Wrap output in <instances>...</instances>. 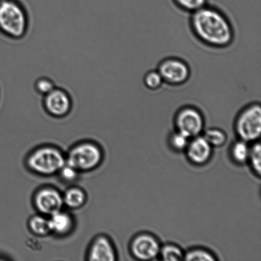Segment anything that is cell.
Segmentation results:
<instances>
[{"mask_svg": "<svg viewBox=\"0 0 261 261\" xmlns=\"http://www.w3.org/2000/svg\"><path fill=\"white\" fill-rule=\"evenodd\" d=\"M189 24L194 37L209 47L225 48L233 42L234 31L231 22L217 8L206 5L192 13Z\"/></svg>", "mask_w": 261, "mask_h": 261, "instance_id": "obj_1", "label": "cell"}, {"mask_svg": "<svg viewBox=\"0 0 261 261\" xmlns=\"http://www.w3.org/2000/svg\"><path fill=\"white\" fill-rule=\"evenodd\" d=\"M27 8L19 0H0V34L12 40L27 36L30 24Z\"/></svg>", "mask_w": 261, "mask_h": 261, "instance_id": "obj_2", "label": "cell"}, {"mask_svg": "<svg viewBox=\"0 0 261 261\" xmlns=\"http://www.w3.org/2000/svg\"><path fill=\"white\" fill-rule=\"evenodd\" d=\"M234 130L239 139L248 143L259 140L261 133V107L259 102L250 103L238 114Z\"/></svg>", "mask_w": 261, "mask_h": 261, "instance_id": "obj_3", "label": "cell"}, {"mask_svg": "<svg viewBox=\"0 0 261 261\" xmlns=\"http://www.w3.org/2000/svg\"><path fill=\"white\" fill-rule=\"evenodd\" d=\"M66 164V158L60 150L45 147L36 150L28 159L31 170L43 175L59 172Z\"/></svg>", "mask_w": 261, "mask_h": 261, "instance_id": "obj_4", "label": "cell"}, {"mask_svg": "<svg viewBox=\"0 0 261 261\" xmlns=\"http://www.w3.org/2000/svg\"><path fill=\"white\" fill-rule=\"evenodd\" d=\"M174 125L176 130L191 139L202 135L205 120L200 110L189 105L181 107L176 112Z\"/></svg>", "mask_w": 261, "mask_h": 261, "instance_id": "obj_5", "label": "cell"}, {"mask_svg": "<svg viewBox=\"0 0 261 261\" xmlns=\"http://www.w3.org/2000/svg\"><path fill=\"white\" fill-rule=\"evenodd\" d=\"M101 160V150L98 146L92 143H83L71 149L66 163L78 171H89L95 168Z\"/></svg>", "mask_w": 261, "mask_h": 261, "instance_id": "obj_6", "label": "cell"}, {"mask_svg": "<svg viewBox=\"0 0 261 261\" xmlns=\"http://www.w3.org/2000/svg\"><path fill=\"white\" fill-rule=\"evenodd\" d=\"M157 70L162 76L164 83L172 86L184 85L191 75V68L188 63L176 57L164 59L159 63Z\"/></svg>", "mask_w": 261, "mask_h": 261, "instance_id": "obj_7", "label": "cell"}, {"mask_svg": "<svg viewBox=\"0 0 261 261\" xmlns=\"http://www.w3.org/2000/svg\"><path fill=\"white\" fill-rule=\"evenodd\" d=\"M43 110L50 116L63 118L72 111V96L66 89L56 86L46 95L42 96Z\"/></svg>", "mask_w": 261, "mask_h": 261, "instance_id": "obj_8", "label": "cell"}, {"mask_svg": "<svg viewBox=\"0 0 261 261\" xmlns=\"http://www.w3.org/2000/svg\"><path fill=\"white\" fill-rule=\"evenodd\" d=\"M161 244L154 235L141 232L133 238L130 244V252L136 259L142 261L157 259Z\"/></svg>", "mask_w": 261, "mask_h": 261, "instance_id": "obj_9", "label": "cell"}, {"mask_svg": "<svg viewBox=\"0 0 261 261\" xmlns=\"http://www.w3.org/2000/svg\"><path fill=\"white\" fill-rule=\"evenodd\" d=\"M35 204L41 213L50 216L61 211L64 204L63 196L55 189L43 188L36 194Z\"/></svg>", "mask_w": 261, "mask_h": 261, "instance_id": "obj_10", "label": "cell"}, {"mask_svg": "<svg viewBox=\"0 0 261 261\" xmlns=\"http://www.w3.org/2000/svg\"><path fill=\"white\" fill-rule=\"evenodd\" d=\"M213 147L203 136L191 138L185 150L188 160L196 166H203L211 161Z\"/></svg>", "mask_w": 261, "mask_h": 261, "instance_id": "obj_11", "label": "cell"}, {"mask_svg": "<svg viewBox=\"0 0 261 261\" xmlns=\"http://www.w3.org/2000/svg\"><path fill=\"white\" fill-rule=\"evenodd\" d=\"M89 259L93 261L116 260V250L111 240L106 237L97 238L91 247Z\"/></svg>", "mask_w": 261, "mask_h": 261, "instance_id": "obj_12", "label": "cell"}, {"mask_svg": "<svg viewBox=\"0 0 261 261\" xmlns=\"http://www.w3.org/2000/svg\"><path fill=\"white\" fill-rule=\"evenodd\" d=\"M51 232L59 235L67 234L73 226L72 217L70 214L61 211L51 215L49 219Z\"/></svg>", "mask_w": 261, "mask_h": 261, "instance_id": "obj_13", "label": "cell"}, {"mask_svg": "<svg viewBox=\"0 0 261 261\" xmlns=\"http://www.w3.org/2000/svg\"><path fill=\"white\" fill-rule=\"evenodd\" d=\"M250 151L249 143L240 140L234 142L231 146L229 154L232 161L237 165H243L248 163Z\"/></svg>", "mask_w": 261, "mask_h": 261, "instance_id": "obj_14", "label": "cell"}, {"mask_svg": "<svg viewBox=\"0 0 261 261\" xmlns=\"http://www.w3.org/2000/svg\"><path fill=\"white\" fill-rule=\"evenodd\" d=\"M185 251L178 245L168 243L161 245L159 259L164 261L184 260Z\"/></svg>", "mask_w": 261, "mask_h": 261, "instance_id": "obj_15", "label": "cell"}, {"mask_svg": "<svg viewBox=\"0 0 261 261\" xmlns=\"http://www.w3.org/2000/svg\"><path fill=\"white\" fill-rule=\"evenodd\" d=\"M63 203L71 208H78L85 203L86 196L81 189L73 188L68 189L63 196Z\"/></svg>", "mask_w": 261, "mask_h": 261, "instance_id": "obj_16", "label": "cell"}, {"mask_svg": "<svg viewBox=\"0 0 261 261\" xmlns=\"http://www.w3.org/2000/svg\"><path fill=\"white\" fill-rule=\"evenodd\" d=\"M202 136L213 148L221 147L227 142L226 133L223 130L216 127L204 130Z\"/></svg>", "mask_w": 261, "mask_h": 261, "instance_id": "obj_17", "label": "cell"}, {"mask_svg": "<svg viewBox=\"0 0 261 261\" xmlns=\"http://www.w3.org/2000/svg\"><path fill=\"white\" fill-rule=\"evenodd\" d=\"M29 227L33 233L38 236H45L50 231L49 220L43 216H35L29 221Z\"/></svg>", "mask_w": 261, "mask_h": 261, "instance_id": "obj_18", "label": "cell"}, {"mask_svg": "<svg viewBox=\"0 0 261 261\" xmlns=\"http://www.w3.org/2000/svg\"><path fill=\"white\" fill-rule=\"evenodd\" d=\"M215 255L204 248L194 247L185 251L184 260L187 261H214L217 260Z\"/></svg>", "mask_w": 261, "mask_h": 261, "instance_id": "obj_19", "label": "cell"}, {"mask_svg": "<svg viewBox=\"0 0 261 261\" xmlns=\"http://www.w3.org/2000/svg\"><path fill=\"white\" fill-rule=\"evenodd\" d=\"M253 172L255 175L260 177L261 174V147L259 141L252 143L250 145V151L249 161Z\"/></svg>", "mask_w": 261, "mask_h": 261, "instance_id": "obj_20", "label": "cell"}, {"mask_svg": "<svg viewBox=\"0 0 261 261\" xmlns=\"http://www.w3.org/2000/svg\"><path fill=\"white\" fill-rule=\"evenodd\" d=\"M190 140V138L187 137L186 136L175 130L170 135L168 141L170 147L176 152H185Z\"/></svg>", "mask_w": 261, "mask_h": 261, "instance_id": "obj_21", "label": "cell"}, {"mask_svg": "<svg viewBox=\"0 0 261 261\" xmlns=\"http://www.w3.org/2000/svg\"><path fill=\"white\" fill-rule=\"evenodd\" d=\"M143 84L149 90L157 91L163 86L164 81L157 70H150L145 73L143 77Z\"/></svg>", "mask_w": 261, "mask_h": 261, "instance_id": "obj_22", "label": "cell"}, {"mask_svg": "<svg viewBox=\"0 0 261 261\" xmlns=\"http://www.w3.org/2000/svg\"><path fill=\"white\" fill-rule=\"evenodd\" d=\"M173 2L178 9L192 14L206 6L208 0H173Z\"/></svg>", "mask_w": 261, "mask_h": 261, "instance_id": "obj_23", "label": "cell"}, {"mask_svg": "<svg viewBox=\"0 0 261 261\" xmlns=\"http://www.w3.org/2000/svg\"><path fill=\"white\" fill-rule=\"evenodd\" d=\"M56 87L55 81L48 76H42L36 79L34 89L36 93L43 96L46 95Z\"/></svg>", "mask_w": 261, "mask_h": 261, "instance_id": "obj_24", "label": "cell"}, {"mask_svg": "<svg viewBox=\"0 0 261 261\" xmlns=\"http://www.w3.org/2000/svg\"><path fill=\"white\" fill-rule=\"evenodd\" d=\"M60 173L61 177L66 181H72L75 180L77 176L78 171L71 166L65 164V166L59 171Z\"/></svg>", "mask_w": 261, "mask_h": 261, "instance_id": "obj_25", "label": "cell"}, {"mask_svg": "<svg viewBox=\"0 0 261 261\" xmlns=\"http://www.w3.org/2000/svg\"><path fill=\"white\" fill-rule=\"evenodd\" d=\"M0 97H1V88H0Z\"/></svg>", "mask_w": 261, "mask_h": 261, "instance_id": "obj_26", "label": "cell"}]
</instances>
